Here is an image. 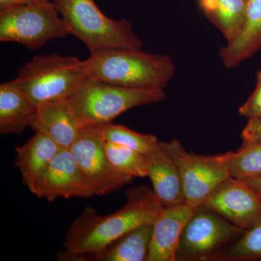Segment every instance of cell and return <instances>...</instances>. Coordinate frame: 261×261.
Here are the masks:
<instances>
[{
  "mask_svg": "<svg viewBox=\"0 0 261 261\" xmlns=\"http://www.w3.org/2000/svg\"><path fill=\"white\" fill-rule=\"evenodd\" d=\"M126 195V204L107 216H99L93 207H86L70 225L65 236V252L58 253V260H89L130 230L153 224L163 208L153 190L147 186L130 187Z\"/></svg>",
  "mask_w": 261,
  "mask_h": 261,
  "instance_id": "6da1fadb",
  "label": "cell"
},
{
  "mask_svg": "<svg viewBox=\"0 0 261 261\" xmlns=\"http://www.w3.org/2000/svg\"><path fill=\"white\" fill-rule=\"evenodd\" d=\"M89 78L118 87L165 89L176 72L168 55L128 48L103 49L90 53L84 61Z\"/></svg>",
  "mask_w": 261,
  "mask_h": 261,
  "instance_id": "7a4b0ae2",
  "label": "cell"
},
{
  "mask_svg": "<svg viewBox=\"0 0 261 261\" xmlns=\"http://www.w3.org/2000/svg\"><path fill=\"white\" fill-rule=\"evenodd\" d=\"M166 97L164 89L127 88L87 77L68 101L82 126H104L128 110Z\"/></svg>",
  "mask_w": 261,
  "mask_h": 261,
  "instance_id": "3957f363",
  "label": "cell"
},
{
  "mask_svg": "<svg viewBox=\"0 0 261 261\" xmlns=\"http://www.w3.org/2000/svg\"><path fill=\"white\" fill-rule=\"evenodd\" d=\"M70 34L84 42L90 53L103 49H140L142 40L136 35L132 22L108 18L94 0H53Z\"/></svg>",
  "mask_w": 261,
  "mask_h": 261,
  "instance_id": "277c9868",
  "label": "cell"
},
{
  "mask_svg": "<svg viewBox=\"0 0 261 261\" xmlns=\"http://www.w3.org/2000/svg\"><path fill=\"white\" fill-rule=\"evenodd\" d=\"M86 78L84 61L53 53L34 57L19 69L12 82L38 106L68 99Z\"/></svg>",
  "mask_w": 261,
  "mask_h": 261,
  "instance_id": "5b68a950",
  "label": "cell"
},
{
  "mask_svg": "<svg viewBox=\"0 0 261 261\" xmlns=\"http://www.w3.org/2000/svg\"><path fill=\"white\" fill-rule=\"evenodd\" d=\"M70 34L54 3L36 0L0 10V42L34 49Z\"/></svg>",
  "mask_w": 261,
  "mask_h": 261,
  "instance_id": "8992f818",
  "label": "cell"
},
{
  "mask_svg": "<svg viewBox=\"0 0 261 261\" xmlns=\"http://www.w3.org/2000/svg\"><path fill=\"white\" fill-rule=\"evenodd\" d=\"M245 231L205 205L196 207L182 231L176 261H214Z\"/></svg>",
  "mask_w": 261,
  "mask_h": 261,
  "instance_id": "52a82bcc",
  "label": "cell"
},
{
  "mask_svg": "<svg viewBox=\"0 0 261 261\" xmlns=\"http://www.w3.org/2000/svg\"><path fill=\"white\" fill-rule=\"evenodd\" d=\"M160 145L177 165L183 182L185 203L193 208L203 205L213 192L231 177L217 155L187 152L177 140L161 141Z\"/></svg>",
  "mask_w": 261,
  "mask_h": 261,
  "instance_id": "ba28073f",
  "label": "cell"
},
{
  "mask_svg": "<svg viewBox=\"0 0 261 261\" xmlns=\"http://www.w3.org/2000/svg\"><path fill=\"white\" fill-rule=\"evenodd\" d=\"M103 126H83L70 147L94 195L104 196L132 183L134 178L120 172L108 159L102 137Z\"/></svg>",
  "mask_w": 261,
  "mask_h": 261,
  "instance_id": "9c48e42d",
  "label": "cell"
},
{
  "mask_svg": "<svg viewBox=\"0 0 261 261\" xmlns=\"http://www.w3.org/2000/svg\"><path fill=\"white\" fill-rule=\"evenodd\" d=\"M203 205L244 230L261 222V192L239 178L225 180Z\"/></svg>",
  "mask_w": 261,
  "mask_h": 261,
  "instance_id": "30bf717a",
  "label": "cell"
},
{
  "mask_svg": "<svg viewBox=\"0 0 261 261\" xmlns=\"http://www.w3.org/2000/svg\"><path fill=\"white\" fill-rule=\"evenodd\" d=\"M49 202L63 197H90L92 187L70 149H61L41 175L31 191Z\"/></svg>",
  "mask_w": 261,
  "mask_h": 261,
  "instance_id": "8fae6325",
  "label": "cell"
},
{
  "mask_svg": "<svg viewBox=\"0 0 261 261\" xmlns=\"http://www.w3.org/2000/svg\"><path fill=\"white\" fill-rule=\"evenodd\" d=\"M194 211L186 203L163 207L152 224L146 261H176L182 231Z\"/></svg>",
  "mask_w": 261,
  "mask_h": 261,
  "instance_id": "7c38bea8",
  "label": "cell"
},
{
  "mask_svg": "<svg viewBox=\"0 0 261 261\" xmlns=\"http://www.w3.org/2000/svg\"><path fill=\"white\" fill-rule=\"evenodd\" d=\"M29 127L47 136L63 149H70L83 128L68 99L39 105Z\"/></svg>",
  "mask_w": 261,
  "mask_h": 261,
  "instance_id": "4fadbf2b",
  "label": "cell"
},
{
  "mask_svg": "<svg viewBox=\"0 0 261 261\" xmlns=\"http://www.w3.org/2000/svg\"><path fill=\"white\" fill-rule=\"evenodd\" d=\"M147 177L163 207L185 203L181 173L172 158L160 145L145 154Z\"/></svg>",
  "mask_w": 261,
  "mask_h": 261,
  "instance_id": "5bb4252c",
  "label": "cell"
},
{
  "mask_svg": "<svg viewBox=\"0 0 261 261\" xmlns=\"http://www.w3.org/2000/svg\"><path fill=\"white\" fill-rule=\"evenodd\" d=\"M261 48V0H247L245 20L240 32L220 49L226 68H236Z\"/></svg>",
  "mask_w": 261,
  "mask_h": 261,
  "instance_id": "9a60e30c",
  "label": "cell"
},
{
  "mask_svg": "<svg viewBox=\"0 0 261 261\" xmlns=\"http://www.w3.org/2000/svg\"><path fill=\"white\" fill-rule=\"evenodd\" d=\"M61 149L56 142L39 132H36L27 143L15 148V166L29 191Z\"/></svg>",
  "mask_w": 261,
  "mask_h": 261,
  "instance_id": "2e32d148",
  "label": "cell"
},
{
  "mask_svg": "<svg viewBox=\"0 0 261 261\" xmlns=\"http://www.w3.org/2000/svg\"><path fill=\"white\" fill-rule=\"evenodd\" d=\"M37 106L9 82L0 86V134H20L35 115Z\"/></svg>",
  "mask_w": 261,
  "mask_h": 261,
  "instance_id": "e0dca14e",
  "label": "cell"
},
{
  "mask_svg": "<svg viewBox=\"0 0 261 261\" xmlns=\"http://www.w3.org/2000/svg\"><path fill=\"white\" fill-rule=\"evenodd\" d=\"M152 224L134 228L91 257L97 261H146L152 235Z\"/></svg>",
  "mask_w": 261,
  "mask_h": 261,
  "instance_id": "ac0fdd59",
  "label": "cell"
},
{
  "mask_svg": "<svg viewBox=\"0 0 261 261\" xmlns=\"http://www.w3.org/2000/svg\"><path fill=\"white\" fill-rule=\"evenodd\" d=\"M247 0H199L200 9L217 27L226 42L240 32L246 12Z\"/></svg>",
  "mask_w": 261,
  "mask_h": 261,
  "instance_id": "d6986e66",
  "label": "cell"
},
{
  "mask_svg": "<svg viewBox=\"0 0 261 261\" xmlns=\"http://www.w3.org/2000/svg\"><path fill=\"white\" fill-rule=\"evenodd\" d=\"M216 155L231 177L244 181L261 177V141L243 144L235 152Z\"/></svg>",
  "mask_w": 261,
  "mask_h": 261,
  "instance_id": "ffe728a7",
  "label": "cell"
},
{
  "mask_svg": "<svg viewBox=\"0 0 261 261\" xmlns=\"http://www.w3.org/2000/svg\"><path fill=\"white\" fill-rule=\"evenodd\" d=\"M261 260V222L245 230L232 244L218 254L214 261Z\"/></svg>",
  "mask_w": 261,
  "mask_h": 261,
  "instance_id": "44dd1931",
  "label": "cell"
},
{
  "mask_svg": "<svg viewBox=\"0 0 261 261\" xmlns=\"http://www.w3.org/2000/svg\"><path fill=\"white\" fill-rule=\"evenodd\" d=\"M105 149L108 159L120 172L134 178L147 177L145 154L125 146L106 141Z\"/></svg>",
  "mask_w": 261,
  "mask_h": 261,
  "instance_id": "7402d4cb",
  "label": "cell"
},
{
  "mask_svg": "<svg viewBox=\"0 0 261 261\" xmlns=\"http://www.w3.org/2000/svg\"><path fill=\"white\" fill-rule=\"evenodd\" d=\"M102 137L106 142L125 146L144 154L149 153L159 143L155 136L138 133L112 123L102 127Z\"/></svg>",
  "mask_w": 261,
  "mask_h": 261,
  "instance_id": "603a6c76",
  "label": "cell"
},
{
  "mask_svg": "<svg viewBox=\"0 0 261 261\" xmlns=\"http://www.w3.org/2000/svg\"><path fill=\"white\" fill-rule=\"evenodd\" d=\"M256 79L255 90L238 110L240 116L248 119L261 117V70L257 72Z\"/></svg>",
  "mask_w": 261,
  "mask_h": 261,
  "instance_id": "cb8c5ba5",
  "label": "cell"
},
{
  "mask_svg": "<svg viewBox=\"0 0 261 261\" xmlns=\"http://www.w3.org/2000/svg\"><path fill=\"white\" fill-rule=\"evenodd\" d=\"M243 144L261 141V117L250 118L242 132Z\"/></svg>",
  "mask_w": 261,
  "mask_h": 261,
  "instance_id": "d4e9b609",
  "label": "cell"
},
{
  "mask_svg": "<svg viewBox=\"0 0 261 261\" xmlns=\"http://www.w3.org/2000/svg\"><path fill=\"white\" fill-rule=\"evenodd\" d=\"M36 0H0V10L17 6V5L32 3Z\"/></svg>",
  "mask_w": 261,
  "mask_h": 261,
  "instance_id": "484cf974",
  "label": "cell"
},
{
  "mask_svg": "<svg viewBox=\"0 0 261 261\" xmlns=\"http://www.w3.org/2000/svg\"><path fill=\"white\" fill-rule=\"evenodd\" d=\"M247 183L257 190V191L261 192V177L257 178H252V179L247 180Z\"/></svg>",
  "mask_w": 261,
  "mask_h": 261,
  "instance_id": "4316f807",
  "label": "cell"
}]
</instances>
